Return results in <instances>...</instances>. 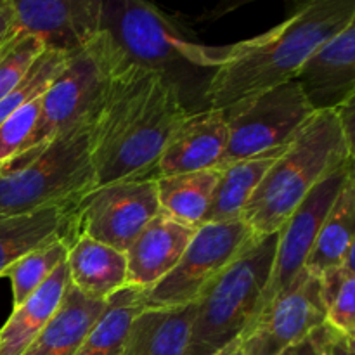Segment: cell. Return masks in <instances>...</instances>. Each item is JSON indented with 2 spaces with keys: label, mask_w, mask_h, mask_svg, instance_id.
Listing matches in <instances>:
<instances>
[{
  "label": "cell",
  "mask_w": 355,
  "mask_h": 355,
  "mask_svg": "<svg viewBox=\"0 0 355 355\" xmlns=\"http://www.w3.org/2000/svg\"><path fill=\"white\" fill-rule=\"evenodd\" d=\"M314 113L335 111L355 97V21L315 49L295 75Z\"/></svg>",
  "instance_id": "cell-14"
},
{
  "label": "cell",
  "mask_w": 355,
  "mask_h": 355,
  "mask_svg": "<svg viewBox=\"0 0 355 355\" xmlns=\"http://www.w3.org/2000/svg\"><path fill=\"white\" fill-rule=\"evenodd\" d=\"M14 31L38 38L45 51L71 55L101 33L103 0H12Z\"/></svg>",
  "instance_id": "cell-13"
},
{
  "label": "cell",
  "mask_w": 355,
  "mask_h": 355,
  "mask_svg": "<svg viewBox=\"0 0 355 355\" xmlns=\"http://www.w3.org/2000/svg\"><path fill=\"white\" fill-rule=\"evenodd\" d=\"M279 355H322L321 349H319L318 336L315 331H312L311 335H307L305 338H302L300 342L293 343L288 349H284Z\"/></svg>",
  "instance_id": "cell-34"
},
{
  "label": "cell",
  "mask_w": 355,
  "mask_h": 355,
  "mask_svg": "<svg viewBox=\"0 0 355 355\" xmlns=\"http://www.w3.org/2000/svg\"><path fill=\"white\" fill-rule=\"evenodd\" d=\"M319 279L326 322L355 340V272L340 266L319 276Z\"/></svg>",
  "instance_id": "cell-28"
},
{
  "label": "cell",
  "mask_w": 355,
  "mask_h": 355,
  "mask_svg": "<svg viewBox=\"0 0 355 355\" xmlns=\"http://www.w3.org/2000/svg\"><path fill=\"white\" fill-rule=\"evenodd\" d=\"M255 239L243 218L196 229L179 263L162 281L144 290V305L182 307L193 304L211 279L218 276Z\"/></svg>",
  "instance_id": "cell-9"
},
{
  "label": "cell",
  "mask_w": 355,
  "mask_h": 355,
  "mask_svg": "<svg viewBox=\"0 0 355 355\" xmlns=\"http://www.w3.org/2000/svg\"><path fill=\"white\" fill-rule=\"evenodd\" d=\"M352 173L354 162H349L329 173L328 177H324L307 194V198L298 205L297 210L290 215V218L279 229L272 274H270L269 286L263 295L260 312L277 295L286 291L305 270V262H307L309 255L314 248L319 229H321L333 201L336 200L343 184Z\"/></svg>",
  "instance_id": "cell-11"
},
{
  "label": "cell",
  "mask_w": 355,
  "mask_h": 355,
  "mask_svg": "<svg viewBox=\"0 0 355 355\" xmlns=\"http://www.w3.org/2000/svg\"><path fill=\"white\" fill-rule=\"evenodd\" d=\"M196 304L149 307L134 319L121 355H186Z\"/></svg>",
  "instance_id": "cell-20"
},
{
  "label": "cell",
  "mask_w": 355,
  "mask_h": 355,
  "mask_svg": "<svg viewBox=\"0 0 355 355\" xmlns=\"http://www.w3.org/2000/svg\"><path fill=\"white\" fill-rule=\"evenodd\" d=\"M286 146L252 156V158L239 159V162L231 163L224 168H218L220 177H218L217 187H215L214 196H211L205 224H220V222L241 218L243 210L248 205L250 198L253 196L259 184L262 182L267 170L283 155Z\"/></svg>",
  "instance_id": "cell-22"
},
{
  "label": "cell",
  "mask_w": 355,
  "mask_h": 355,
  "mask_svg": "<svg viewBox=\"0 0 355 355\" xmlns=\"http://www.w3.org/2000/svg\"><path fill=\"white\" fill-rule=\"evenodd\" d=\"M104 309L106 300L85 297L69 283L54 318L23 355H75Z\"/></svg>",
  "instance_id": "cell-21"
},
{
  "label": "cell",
  "mask_w": 355,
  "mask_h": 355,
  "mask_svg": "<svg viewBox=\"0 0 355 355\" xmlns=\"http://www.w3.org/2000/svg\"><path fill=\"white\" fill-rule=\"evenodd\" d=\"M68 250L69 243H51V245L42 246V248L24 255L2 274V277H9L10 284H12L14 307L23 304L33 291H37L51 277V274L62 262H66Z\"/></svg>",
  "instance_id": "cell-26"
},
{
  "label": "cell",
  "mask_w": 355,
  "mask_h": 355,
  "mask_svg": "<svg viewBox=\"0 0 355 355\" xmlns=\"http://www.w3.org/2000/svg\"><path fill=\"white\" fill-rule=\"evenodd\" d=\"M187 113L172 80L120 61L90 123L96 187L155 180L159 156Z\"/></svg>",
  "instance_id": "cell-1"
},
{
  "label": "cell",
  "mask_w": 355,
  "mask_h": 355,
  "mask_svg": "<svg viewBox=\"0 0 355 355\" xmlns=\"http://www.w3.org/2000/svg\"><path fill=\"white\" fill-rule=\"evenodd\" d=\"M101 31L107 35L123 64L151 69L175 85V68H210L214 73L227 49L205 47L189 40L162 10L141 0L103 2Z\"/></svg>",
  "instance_id": "cell-6"
},
{
  "label": "cell",
  "mask_w": 355,
  "mask_h": 355,
  "mask_svg": "<svg viewBox=\"0 0 355 355\" xmlns=\"http://www.w3.org/2000/svg\"><path fill=\"white\" fill-rule=\"evenodd\" d=\"M68 286V266L62 262L37 291L12 309V314L0 328V355H23L30 349L58 312Z\"/></svg>",
  "instance_id": "cell-18"
},
{
  "label": "cell",
  "mask_w": 355,
  "mask_h": 355,
  "mask_svg": "<svg viewBox=\"0 0 355 355\" xmlns=\"http://www.w3.org/2000/svg\"><path fill=\"white\" fill-rule=\"evenodd\" d=\"M322 355H355V340L329 326L328 322L314 329Z\"/></svg>",
  "instance_id": "cell-31"
},
{
  "label": "cell",
  "mask_w": 355,
  "mask_h": 355,
  "mask_svg": "<svg viewBox=\"0 0 355 355\" xmlns=\"http://www.w3.org/2000/svg\"><path fill=\"white\" fill-rule=\"evenodd\" d=\"M355 177L354 173L343 184L342 191L333 201L305 262V270L312 276H322L328 270L340 267L347 250L355 245Z\"/></svg>",
  "instance_id": "cell-23"
},
{
  "label": "cell",
  "mask_w": 355,
  "mask_h": 355,
  "mask_svg": "<svg viewBox=\"0 0 355 355\" xmlns=\"http://www.w3.org/2000/svg\"><path fill=\"white\" fill-rule=\"evenodd\" d=\"M42 116V97L24 104L0 123V170L31 149Z\"/></svg>",
  "instance_id": "cell-29"
},
{
  "label": "cell",
  "mask_w": 355,
  "mask_h": 355,
  "mask_svg": "<svg viewBox=\"0 0 355 355\" xmlns=\"http://www.w3.org/2000/svg\"><path fill=\"white\" fill-rule=\"evenodd\" d=\"M279 234L255 238L196 298L186 355H215L248 331L262 309Z\"/></svg>",
  "instance_id": "cell-4"
},
{
  "label": "cell",
  "mask_w": 355,
  "mask_h": 355,
  "mask_svg": "<svg viewBox=\"0 0 355 355\" xmlns=\"http://www.w3.org/2000/svg\"><path fill=\"white\" fill-rule=\"evenodd\" d=\"M68 58L69 55L61 54V52H42V54L35 59L33 64L30 66L26 75L21 78V82L17 83L2 101H0V123H2L9 114H12L14 111L23 107L24 104L40 99V97L47 92L49 87L52 85L55 76H58L59 73H61V69L64 68Z\"/></svg>",
  "instance_id": "cell-27"
},
{
  "label": "cell",
  "mask_w": 355,
  "mask_h": 355,
  "mask_svg": "<svg viewBox=\"0 0 355 355\" xmlns=\"http://www.w3.org/2000/svg\"><path fill=\"white\" fill-rule=\"evenodd\" d=\"M314 114L293 80L225 107L229 141L218 168L290 144Z\"/></svg>",
  "instance_id": "cell-8"
},
{
  "label": "cell",
  "mask_w": 355,
  "mask_h": 355,
  "mask_svg": "<svg viewBox=\"0 0 355 355\" xmlns=\"http://www.w3.org/2000/svg\"><path fill=\"white\" fill-rule=\"evenodd\" d=\"M355 21L352 0H312L267 33L227 45L205 101L222 111L295 78L305 59Z\"/></svg>",
  "instance_id": "cell-2"
},
{
  "label": "cell",
  "mask_w": 355,
  "mask_h": 355,
  "mask_svg": "<svg viewBox=\"0 0 355 355\" xmlns=\"http://www.w3.org/2000/svg\"><path fill=\"white\" fill-rule=\"evenodd\" d=\"M69 283L89 298L107 300L127 286V257L90 238H78L68 250Z\"/></svg>",
  "instance_id": "cell-19"
},
{
  "label": "cell",
  "mask_w": 355,
  "mask_h": 355,
  "mask_svg": "<svg viewBox=\"0 0 355 355\" xmlns=\"http://www.w3.org/2000/svg\"><path fill=\"white\" fill-rule=\"evenodd\" d=\"M354 162L335 111L315 113L267 170L241 218L255 238L276 234L324 177Z\"/></svg>",
  "instance_id": "cell-3"
},
{
  "label": "cell",
  "mask_w": 355,
  "mask_h": 355,
  "mask_svg": "<svg viewBox=\"0 0 355 355\" xmlns=\"http://www.w3.org/2000/svg\"><path fill=\"white\" fill-rule=\"evenodd\" d=\"M326 322L321 279L307 270L277 295L241 336L243 355H279Z\"/></svg>",
  "instance_id": "cell-12"
},
{
  "label": "cell",
  "mask_w": 355,
  "mask_h": 355,
  "mask_svg": "<svg viewBox=\"0 0 355 355\" xmlns=\"http://www.w3.org/2000/svg\"><path fill=\"white\" fill-rule=\"evenodd\" d=\"M196 227L159 211L128 246L127 284L149 290L179 263Z\"/></svg>",
  "instance_id": "cell-16"
},
{
  "label": "cell",
  "mask_w": 355,
  "mask_h": 355,
  "mask_svg": "<svg viewBox=\"0 0 355 355\" xmlns=\"http://www.w3.org/2000/svg\"><path fill=\"white\" fill-rule=\"evenodd\" d=\"M220 170L180 173L156 179L159 210L191 227H201L210 208Z\"/></svg>",
  "instance_id": "cell-24"
},
{
  "label": "cell",
  "mask_w": 355,
  "mask_h": 355,
  "mask_svg": "<svg viewBox=\"0 0 355 355\" xmlns=\"http://www.w3.org/2000/svg\"><path fill=\"white\" fill-rule=\"evenodd\" d=\"M44 51L42 42L31 35H14L0 47V101L21 82Z\"/></svg>",
  "instance_id": "cell-30"
},
{
  "label": "cell",
  "mask_w": 355,
  "mask_h": 355,
  "mask_svg": "<svg viewBox=\"0 0 355 355\" xmlns=\"http://www.w3.org/2000/svg\"><path fill=\"white\" fill-rule=\"evenodd\" d=\"M215 355H243L241 342H239V340H236V342H232L231 345L225 347L224 350H220V352H217Z\"/></svg>",
  "instance_id": "cell-35"
},
{
  "label": "cell",
  "mask_w": 355,
  "mask_h": 355,
  "mask_svg": "<svg viewBox=\"0 0 355 355\" xmlns=\"http://www.w3.org/2000/svg\"><path fill=\"white\" fill-rule=\"evenodd\" d=\"M16 35L12 0H0V47Z\"/></svg>",
  "instance_id": "cell-32"
},
{
  "label": "cell",
  "mask_w": 355,
  "mask_h": 355,
  "mask_svg": "<svg viewBox=\"0 0 355 355\" xmlns=\"http://www.w3.org/2000/svg\"><path fill=\"white\" fill-rule=\"evenodd\" d=\"M229 132L222 111L205 107L187 113L159 156L155 180L159 177L218 168L227 148Z\"/></svg>",
  "instance_id": "cell-15"
},
{
  "label": "cell",
  "mask_w": 355,
  "mask_h": 355,
  "mask_svg": "<svg viewBox=\"0 0 355 355\" xmlns=\"http://www.w3.org/2000/svg\"><path fill=\"white\" fill-rule=\"evenodd\" d=\"M156 180H125L87 193L75 205L73 236L127 252L139 232L159 214Z\"/></svg>",
  "instance_id": "cell-10"
},
{
  "label": "cell",
  "mask_w": 355,
  "mask_h": 355,
  "mask_svg": "<svg viewBox=\"0 0 355 355\" xmlns=\"http://www.w3.org/2000/svg\"><path fill=\"white\" fill-rule=\"evenodd\" d=\"M120 61L104 31L82 51L69 55L64 68L42 96L40 125L31 149L76 125L92 121Z\"/></svg>",
  "instance_id": "cell-7"
},
{
  "label": "cell",
  "mask_w": 355,
  "mask_h": 355,
  "mask_svg": "<svg viewBox=\"0 0 355 355\" xmlns=\"http://www.w3.org/2000/svg\"><path fill=\"white\" fill-rule=\"evenodd\" d=\"M146 309L144 290L127 284L106 300V309L75 355H121L134 319Z\"/></svg>",
  "instance_id": "cell-25"
},
{
  "label": "cell",
  "mask_w": 355,
  "mask_h": 355,
  "mask_svg": "<svg viewBox=\"0 0 355 355\" xmlns=\"http://www.w3.org/2000/svg\"><path fill=\"white\" fill-rule=\"evenodd\" d=\"M354 103H355V97L354 99L347 101L345 104H342L338 110H335L336 116H338V121H340V127H342L343 135H345L347 142H349V146L352 149H354V125H355Z\"/></svg>",
  "instance_id": "cell-33"
},
{
  "label": "cell",
  "mask_w": 355,
  "mask_h": 355,
  "mask_svg": "<svg viewBox=\"0 0 355 355\" xmlns=\"http://www.w3.org/2000/svg\"><path fill=\"white\" fill-rule=\"evenodd\" d=\"M75 205H59L19 215H0V277L28 253L55 241L75 243Z\"/></svg>",
  "instance_id": "cell-17"
},
{
  "label": "cell",
  "mask_w": 355,
  "mask_h": 355,
  "mask_svg": "<svg viewBox=\"0 0 355 355\" xmlns=\"http://www.w3.org/2000/svg\"><path fill=\"white\" fill-rule=\"evenodd\" d=\"M90 123H80L0 170V215L76 203L96 189Z\"/></svg>",
  "instance_id": "cell-5"
}]
</instances>
